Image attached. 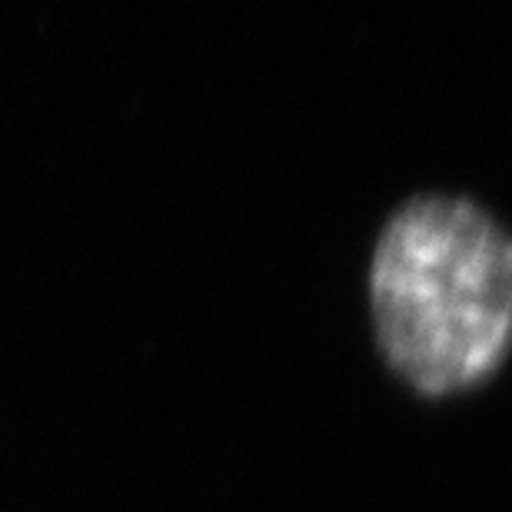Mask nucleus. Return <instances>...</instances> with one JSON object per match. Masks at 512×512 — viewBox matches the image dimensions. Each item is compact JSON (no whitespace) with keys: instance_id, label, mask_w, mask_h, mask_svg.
<instances>
[{"instance_id":"obj_1","label":"nucleus","mask_w":512,"mask_h":512,"mask_svg":"<svg viewBox=\"0 0 512 512\" xmlns=\"http://www.w3.org/2000/svg\"><path fill=\"white\" fill-rule=\"evenodd\" d=\"M376 340L429 396L483 383L512 346V233L463 197H413L376 240Z\"/></svg>"}]
</instances>
